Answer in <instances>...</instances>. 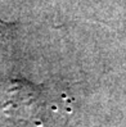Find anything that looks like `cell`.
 Masks as SVG:
<instances>
[{"label": "cell", "mask_w": 126, "mask_h": 127, "mask_svg": "<svg viewBox=\"0 0 126 127\" xmlns=\"http://www.w3.org/2000/svg\"><path fill=\"white\" fill-rule=\"evenodd\" d=\"M5 28L6 26L3 25V23H0V46H3V44H4V40H5V37H6V31H5Z\"/></svg>", "instance_id": "cell-1"}]
</instances>
